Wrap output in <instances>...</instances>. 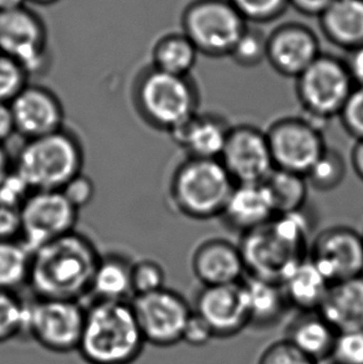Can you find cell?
<instances>
[{"mask_svg": "<svg viewBox=\"0 0 363 364\" xmlns=\"http://www.w3.org/2000/svg\"><path fill=\"white\" fill-rule=\"evenodd\" d=\"M100 259L95 242L75 230L33 251L28 285L36 297L80 301L91 294Z\"/></svg>", "mask_w": 363, "mask_h": 364, "instance_id": "obj_1", "label": "cell"}, {"mask_svg": "<svg viewBox=\"0 0 363 364\" xmlns=\"http://www.w3.org/2000/svg\"><path fill=\"white\" fill-rule=\"evenodd\" d=\"M146 345L131 301H93L78 352L88 364H132Z\"/></svg>", "mask_w": 363, "mask_h": 364, "instance_id": "obj_2", "label": "cell"}, {"mask_svg": "<svg viewBox=\"0 0 363 364\" xmlns=\"http://www.w3.org/2000/svg\"><path fill=\"white\" fill-rule=\"evenodd\" d=\"M85 152L75 133L66 128L43 137L25 139L13 169L30 189L61 191L83 173Z\"/></svg>", "mask_w": 363, "mask_h": 364, "instance_id": "obj_3", "label": "cell"}, {"mask_svg": "<svg viewBox=\"0 0 363 364\" xmlns=\"http://www.w3.org/2000/svg\"><path fill=\"white\" fill-rule=\"evenodd\" d=\"M236 183L219 159L188 157L173 172L169 199L184 217H221Z\"/></svg>", "mask_w": 363, "mask_h": 364, "instance_id": "obj_4", "label": "cell"}, {"mask_svg": "<svg viewBox=\"0 0 363 364\" xmlns=\"http://www.w3.org/2000/svg\"><path fill=\"white\" fill-rule=\"evenodd\" d=\"M135 105L152 127L167 131L198 112L199 94L189 76L144 70L135 84Z\"/></svg>", "mask_w": 363, "mask_h": 364, "instance_id": "obj_5", "label": "cell"}, {"mask_svg": "<svg viewBox=\"0 0 363 364\" xmlns=\"http://www.w3.org/2000/svg\"><path fill=\"white\" fill-rule=\"evenodd\" d=\"M356 85L344 60L332 55H320L296 77V94L304 117L322 131V126L340 116Z\"/></svg>", "mask_w": 363, "mask_h": 364, "instance_id": "obj_6", "label": "cell"}, {"mask_svg": "<svg viewBox=\"0 0 363 364\" xmlns=\"http://www.w3.org/2000/svg\"><path fill=\"white\" fill-rule=\"evenodd\" d=\"M246 26L228 0H193L182 14V33L211 58L229 56Z\"/></svg>", "mask_w": 363, "mask_h": 364, "instance_id": "obj_7", "label": "cell"}, {"mask_svg": "<svg viewBox=\"0 0 363 364\" xmlns=\"http://www.w3.org/2000/svg\"><path fill=\"white\" fill-rule=\"evenodd\" d=\"M86 309L80 301L41 299L26 304L25 336L55 353L78 350Z\"/></svg>", "mask_w": 363, "mask_h": 364, "instance_id": "obj_8", "label": "cell"}, {"mask_svg": "<svg viewBox=\"0 0 363 364\" xmlns=\"http://www.w3.org/2000/svg\"><path fill=\"white\" fill-rule=\"evenodd\" d=\"M239 249L246 275L280 284L290 270L307 254V246L294 242L285 234L274 218L263 227L243 234Z\"/></svg>", "mask_w": 363, "mask_h": 364, "instance_id": "obj_9", "label": "cell"}, {"mask_svg": "<svg viewBox=\"0 0 363 364\" xmlns=\"http://www.w3.org/2000/svg\"><path fill=\"white\" fill-rule=\"evenodd\" d=\"M79 213L61 191H35L21 207L20 240L31 252L75 232Z\"/></svg>", "mask_w": 363, "mask_h": 364, "instance_id": "obj_10", "label": "cell"}, {"mask_svg": "<svg viewBox=\"0 0 363 364\" xmlns=\"http://www.w3.org/2000/svg\"><path fill=\"white\" fill-rule=\"evenodd\" d=\"M131 304L146 343L166 348L182 342L193 309L179 292L163 287L133 297Z\"/></svg>", "mask_w": 363, "mask_h": 364, "instance_id": "obj_11", "label": "cell"}, {"mask_svg": "<svg viewBox=\"0 0 363 364\" xmlns=\"http://www.w3.org/2000/svg\"><path fill=\"white\" fill-rule=\"evenodd\" d=\"M0 53L18 61L29 74L49 63V36L44 20L26 5L0 13Z\"/></svg>", "mask_w": 363, "mask_h": 364, "instance_id": "obj_12", "label": "cell"}, {"mask_svg": "<svg viewBox=\"0 0 363 364\" xmlns=\"http://www.w3.org/2000/svg\"><path fill=\"white\" fill-rule=\"evenodd\" d=\"M266 132L275 168L306 176L326 149L322 131L304 117L275 121Z\"/></svg>", "mask_w": 363, "mask_h": 364, "instance_id": "obj_13", "label": "cell"}, {"mask_svg": "<svg viewBox=\"0 0 363 364\" xmlns=\"http://www.w3.org/2000/svg\"><path fill=\"white\" fill-rule=\"evenodd\" d=\"M219 161L236 184L263 183L275 169L266 132L251 124L231 128Z\"/></svg>", "mask_w": 363, "mask_h": 364, "instance_id": "obj_14", "label": "cell"}, {"mask_svg": "<svg viewBox=\"0 0 363 364\" xmlns=\"http://www.w3.org/2000/svg\"><path fill=\"white\" fill-rule=\"evenodd\" d=\"M309 257L330 284L363 275L362 234L347 227L320 232Z\"/></svg>", "mask_w": 363, "mask_h": 364, "instance_id": "obj_15", "label": "cell"}, {"mask_svg": "<svg viewBox=\"0 0 363 364\" xmlns=\"http://www.w3.org/2000/svg\"><path fill=\"white\" fill-rule=\"evenodd\" d=\"M9 105L15 133L25 139L43 137L65 128L63 102L45 86L26 85Z\"/></svg>", "mask_w": 363, "mask_h": 364, "instance_id": "obj_16", "label": "cell"}, {"mask_svg": "<svg viewBox=\"0 0 363 364\" xmlns=\"http://www.w3.org/2000/svg\"><path fill=\"white\" fill-rule=\"evenodd\" d=\"M320 50L319 39L312 30L288 23L268 35L266 61L280 75L296 79L319 58Z\"/></svg>", "mask_w": 363, "mask_h": 364, "instance_id": "obj_17", "label": "cell"}, {"mask_svg": "<svg viewBox=\"0 0 363 364\" xmlns=\"http://www.w3.org/2000/svg\"><path fill=\"white\" fill-rule=\"evenodd\" d=\"M193 311L209 326L214 338H231L249 327L241 286H203Z\"/></svg>", "mask_w": 363, "mask_h": 364, "instance_id": "obj_18", "label": "cell"}, {"mask_svg": "<svg viewBox=\"0 0 363 364\" xmlns=\"http://www.w3.org/2000/svg\"><path fill=\"white\" fill-rule=\"evenodd\" d=\"M191 270L203 286L236 285L246 275L239 245L223 239L201 242L191 256Z\"/></svg>", "mask_w": 363, "mask_h": 364, "instance_id": "obj_19", "label": "cell"}, {"mask_svg": "<svg viewBox=\"0 0 363 364\" xmlns=\"http://www.w3.org/2000/svg\"><path fill=\"white\" fill-rule=\"evenodd\" d=\"M231 128L219 114L196 112L168 133L188 157L219 159Z\"/></svg>", "mask_w": 363, "mask_h": 364, "instance_id": "obj_20", "label": "cell"}, {"mask_svg": "<svg viewBox=\"0 0 363 364\" xmlns=\"http://www.w3.org/2000/svg\"><path fill=\"white\" fill-rule=\"evenodd\" d=\"M276 215L264 183L236 184L221 213L229 227L243 234L263 227Z\"/></svg>", "mask_w": 363, "mask_h": 364, "instance_id": "obj_21", "label": "cell"}, {"mask_svg": "<svg viewBox=\"0 0 363 364\" xmlns=\"http://www.w3.org/2000/svg\"><path fill=\"white\" fill-rule=\"evenodd\" d=\"M317 312L337 333L363 330V275L330 286Z\"/></svg>", "mask_w": 363, "mask_h": 364, "instance_id": "obj_22", "label": "cell"}, {"mask_svg": "<svg viewBox=\"0 0 363 364\" xmlns=\"http://www.w3.org/2000/svg\"><path fill=\"white\" fill-rule=\"evenodd\" d=\"M249 326L269 327L278 323L289 306L280 284L246 275L239 282Z\"/></svg>", "mask_w": 363, "mask_h": 364, "instance_id": "obj_23", "label": "cell"}, {"mask_svg": "<svg viewBox=\"0 0 363 364\" xmlns=\"http://www.w3.org/2000/svg\"><path fill=\"white\" fill-rule=\"evenodd\" d=\"M337 332L319 312H300L286 331L285 340L316 363L331 358Z\"/></svg>", "mask_w": 363, "mask_h": 364, "instance_id": "obj_24", "label": "cell"}, {"mask_svg": "<svg viewBox=\"0 0 363 364\" xmlns=\"http://www.w3.org/2000/svg\"><path fill=\"white\" fill-rule=\"evenodd\" d=\"M319 19L331 44L346 51L362 46L363 0H335Z\"/></svg>", "mask_w": 363, "mask_h": 364, "instance_id": "obj_25", "label": "cell"}, {"mask_svg": "<svg viewBox=\"0 0 363 364\" xmlns=\"http://www.w3.org/2000/svg\"><path fill=\"white\" fill-rule=\"evenodd\" d=\"M330 286L309 255L299 261L281 282L288 304L300 312H317Z\"/></svg>", "mask_w": 363, "mask_h": 364, "instance_id": "obj_26", "label": "cell"}, {"mask_svg": "<svg viewBox=\"0 0 363 364\" xmlns=\"http://www.w3.org/2000/svg\"><path fill=\"white\" fill-rule=\"evenodd\" d=\"M132 262L120 254L101 255L93 275L91 294L98 301L133 299Z\"/></svg>", "mask_w": 363, "mask_h": 364, "instance_id": "obj_27", "label": "cell"}, {"mask_svg": "<svg viewBox=\"0 0 363 364\" xmlns=\"http://www.w3.org/2000/svg\"><path fill=\"white\" fill-rule=\"evenodd\" d=\"M199 51L183 33H171L156 40L151 50L152 68L178 76H189Z\"/></svg>", "mask_w": 363, "mask_h": 364, "instance_id": "obj_28", "label": "cell"}, {"mask_svg": "<svg viewBox=\"0 0 363 364\" xmlns=\"http://www.w3.org/2000/svg\"><path fill=\"white\" fill-rule=\"evenodd\" d=\"M276 215L304 209L309 194V183L305 176L275 168L264 181Z\"/></svg>", "mask_w": 363, "mask_h": 364, "instance_id": "obj_29", "label": "cell"}, {"mask_svg": "<svg viewBox=\"0 0 363 364\" xmlns=\"http://www.w3.org/2000/svg\"><path fill=\"white\" fill-rule=\"evenodd\" d=\"M31 254L20 239L0 240V290L15 292L29 282Z\"/></svg>", "mask_w": 363, "mask_h": 364, "instance_id": "obj_30", "label": "cell"}, {"mask_svg": "<svg viewBox=\"0 0 363 364\" xmlns=\"http://www.w3.org/2000/svg\"><path fill=\"white\" fill-rule=\"evenodd\" d=\"M346 174L347 167L344 157L337 151L326 148L305 177L309 187L320 192H331L342 184Z\"/></svg>", "mask_w": 363, "mask_h": 364, "instance_id": "obj_31", "label": "cell"}, {"mask_svg": "<svg viewBox=\"0 0 363 364\" xmlns=\"http://www.w3.org/2000/svg\"><path fill=\"white\" fill-rule=\"evenodd\" d=\"M26 302L15 292L0 290V343L25 336Z\"/></svg>", "mask_w": 363, "mask_h": 364, "instance_id": "obj_32", "label": "cell"}, {"mask_svg": "<svg viewBox=\"0 0 363 364\" xmlns=\"http://www.w3.org/2000/svg\"><path fill=\"white\" fill-rule=\"evenodd\" d=\"M268 35L261 29L246 26L231 50V59L241 68H256L266 60Z\"/></svg>", "mask_w": 363, "mask_h": 364, "instance_id": "obj_33", "label": "cell"}, {"mask_svg": "<svg viewBox=\"0 0 363 364\" xmlns=\"http://www.w3.org/2000/svg\"><path fill=\"white\" fill-rule=\"evenodd\" d=\"M131 277L133 297L147 295L166 287V271L157 260L151 257L133 261Z\"/></svg>", "mask_w": 363, "mask_h": 364, "instance_id": "obj_34", "label": "cell"}, {"mask_svg": "<svg viewBox=\"0 0 363 364\" xmlns=\"http://www.w3.org/2000/svg\"><path fill=\"white\" fill-rule=\"evenodd\" d=\"M246 23L265 24L279 19L289 8V0H228Z\"/></svg>", "mask_w": 363, "mask_h": 364, "instance_id": "obj_35", "label": "cell"}, {"mask_svg": "<svg viewBox=\"0 0 363 364\" xmlns=\"http://www.w3.org/2000/svg\"><path fill=\"white\" fill-rule=\"evenodd\" d=\"M30 76L21 65L0 53V102L10 104L29 84Z\"/></svg>", "mask_w": 363, "mask_h": 364, "instance_id": "obj_36", "label": "cell"}, {"mask_svg": "<svg viewBox=\"0 0 363 364\" xmlns=\"http://www.w3.org/2000/svg\"><path fill=\"white\" fill-rule=\"evenodd\" d=\"M331 360L335 364H363V330L339 333Z\"/></svg>", "mask_w": 363, "mask_h": 364, "instance_id": "obj_37", "label": "cell"}, {"mask_svg": "<svg viewBox=\"0 0 363 364\" xmlns=\"http://www.w3.org/2000/svg\"><path fill=\"white\" fill-rule=\"evenodd\" d=\"M344 129L356 138L363 139V86H356L340 114Z\"/></svg>", "mask_w": 363, "mask_h": 364, "instance_id": "obj_38", "label": "cell"}, {"mask_svg": "<svg viewBox=\"0 0 363 364\" xmlns=\"http://www.w3.org/2000/svg\"><path fill=\"white\" fill-rule=\"evenodd\" d=\"M258 364H319L302 355L286 340L275 342L261 355Z\"/></svg>", "mask_w": 363, "mask_h": 364, "instance_id": "obj_39", "label": "cell"}, {"mask_svg": "<svg viewBox=\"0 0 363 364\" xmlns=\"http://www.w3.org/2000/svg\"><path fill=\"white\" fill-rule=\"evenodd\" d=\"M61 192L64 193L65 197L74 205L78 210L83 208L88 207L91 204L96 194V188L93 184V179L85 176L84 173L75 177L65 186Z\"/></svg>", "mask_w": 363, "mask_h": 364, "instance_id": "obj_40", "label": "cell"}, {"mask_svg": "<svg viewBox=\"0 0 363 364\" xmlns=\"http://www.w3.org/2000/svg\"><path fill=\"white\" fill-rule=\"evenodd\" d=\"M21 207L0 199V240L20 239Z\"/></svg>", "mask_w": 363, "mask_h": 364, "instance_id": "obj_41", "label": "cell"}, {"mask_svg": "<svg viewBox=\"0 0 363 364\" xmlns=\"http://www.w3.org/2000/svg\"><path fill=\"white\" fill-rule=\"evenodd\" d=\"M214 338L209 326L206 325L201 317L193 311L189 320L186 322V328L183 332L182 342H186L193 347H203Z\"/></svg>", "mask_w": 363, "mask_h": 364, "instance_id": "obj_42", "label": "cell"}, {"mask_svg": "<svg viewBox=\"0 0 363 364\" xmlns=\"http://www.w3.org/2000/svg\"><path fill=\"white\" fill-rule=\"evenodd\" d=\"M334 1L335 0H289V6L298 10L300 14L319 18Z\"/></svg>", "mask_w": 363, "mask_h": 364, "instance_id": "obj_43", "label": "cell"}, {"mask_svg": "<svg viewBox=\"0 0 363 364\" xmlns=\"http://www.w3.org/2000/svg\"><path fill=\"white\" fill-rule=\"evenodd\" d=\"M349 75L356 86H363V45L349 51V58L344 61Z\"/></svg>", "mask_w": 363, "mask_h": 364, "instance_id": "obj_44", "label": "cell"}, {"mask_svg": "<svg viewBox=\"0 0 363 364\" xmlns=\"http://www.w3.org/2000/svg\"><path fill=\"white\" fill-rule=\"evenodd\" d=\"M15 133L14 119L10 109V105L0 102V144L11 138Z\"/></svg>", "mask_w": 363, "mask_h": 364, "instance_id": "obj_45", "label": "cell"}, {"mask_svg": "<svg viewBox=\"0 0 363 364\" xmlns=\"http://www.w3.org/2000/svg\"><path fill=\"white\" fill-rule=\"evenodd\" d=\"M351 164L359 179L363 182V139L356 141L354 149L351 152Z\"/></svg>", "mask_w": 363, "mask_h": 364, "instance_id": "obj_46", "label": "cell"}, {"mask_svg": "<svg viewBox=\"0 0 363 364\" xmlns=\"http://www.w3.org/2000/svg\"><path fill=\"white\" fill-rule=\"evenodd\" d=\"M11 169H13V163H11L9 154L6 152L4 146L0 144V184L3 183L5 178L8 177Z\"/></svg>", "mask_w": 363, "mask_h": 364, "instance_id": "obj_47", "label": "cell"}, {"mask_svg": "<svg viewBox=\"0 0 363 364\" xmlns=\"http://www.w3.org/2000/svg\"><path fill=\"white\" fill-rule=\"evenodd\" d=\"M28 0H0V13L25 6Z\"/></svg>", "mask_w": 363, "mask_h": 364, "instance_id": "obj_48", "label": "cell"}, {"mask_svg": "<svg viewBox=\"0 0 363 364\" xmlns=\"http://www.w3.org/2000/svg\"><path fill=\"white\" fill-rule=\"evenodd\" d=\"M28 1H33L38 5H51L58 3L60 0H28Z\"/></svg>", "mask_w": 363, "mask_h": 364, "instance_id": "obj_49", "label": "cell"}, {"mask_svg": "<svg viewBox=\"0 0 363 364\" xmlns=\"http://www.w3.org/2000/svg\"><path fill=\"white\" fill-rule=\"evenodd\" d=\"M362 237H363V234H362Z\"/></svg>", "mask_w": 363, "mask_h": 364, "instance_id": "obj_50", "label": "cell"}]
</instances>
